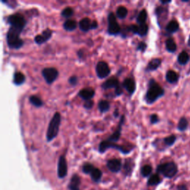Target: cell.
Listing matches in <instances>:
<instances>
[{
	"label": "cell",
	"instance_id": "d6986e66",
	"mask_svg": "<svg viewBox=\"0 0 190 190\" xmlns=\"http://www.w3.org/2000/svg\"><path fill=\"white\" fill-rule=\"evenodd\" d=\"M13 83L16 86H21L25 81V77L22 73L17 71L13 75Z\"/></svg>",
	"mask_w": 190,
	"mask_h": 190
},
{
	"label": "cell",
	"instance_id": "e0dca14e",
	"mask_svg": "<svg viewBox=\"0 0 190 190\" xmlns=\"http://www.w3.org/2000/svg\"><path fill=\"white\" fill-rule=\"evenodd\" d=\"M80 178L77 175H74L71 178L70 183L68 185V189L70 190H80Z\"/></svg>",
	"mask_w": 190,
	"mask_h": 190
},
{
	"label": "cell",
	"instance_id": "cb8c5ba5",
	"mask_svg": "<svg viewBox=\"0 0 190 190\" xmlns=\"http://www.w3.org/2000/svg\"><path fill=\"white\" fill-rule=\"evenodd\" d=\"M189 55L187 51H182V52L178 55V62L181 65H186L188 62H189Z\"/></svg>",
	"mask_w": 190,
	"mask_h": 190
},
{
	"label": "cell",
	"instance_id": "f546056e",
	"mask_svg": "<svg viewBox=\"0 0 190 190\" xmlns=\"http://www.w3.org/2000/svg\"><path fill=\"white\" fill-rule=\"evenodd\" d=\"M91 177H92V179L94 182L100 181L101 178H102V172L98 168H94L92 173H91Z\"/></svg>",
	"mask_w": 190,
	"mask_h": 190
},
{
	"label": "cell",
	"instance_id": "8d00e7d4",
	"mask_svg": "<svg viewBox=\"0 0 190 190\" xmlns=\"http://www.w3.org/2000/svg\"><path fill=\"white\" fill-rule=\"evenodd\" d=\"M51 35H52V31L49 28H46L45 30H44L43 32L42 33V36L43 39H45V42H47L51 38Z\"/></svg>",
	"mask_w": 190,
	"mask_h": 190
},
{
	"label": "cell",
	"instance_id": "44dd1931",
	"mask_svg": "<svg viewBox=\"0 0 190 190\" xmlns=\"http://www.w3.org/2000/svg\"><path fill=\"white\" fill-rule=\"evenodd\" d=\"M77 23L75 20L73 19H68L63 24V28L65 31H72L77 28Z\"/></svg>",
	"mask_w": 190,
	"mask_h": 190
},
{
	"label": "cell",
	"instance_id": "3957f363",
	"mask_svg": "<svg viewBox=\"0 0 190 190\" xmlns=\"http://www.w3.org/2000/svg\"><path fill=\"white\" fill-rule=\"evenodd\" d=\"M61 123V114L59 112H56L51 118L47 129L46 139L48 142L53 140L57 136L59 131Z\"/></svg>",
	"mask_w": 190,
	"mask_h": 190
},
{
	"label": "cell",
	"instance_id": "7dc6e473",
	"mask_svg": "<svg viewBox=\"0 0 190 190\" xmlns=\"http://www.w3.org/2000/svg\"><path fill=\"white\" fill-rule=\"evenodd\" d=\"M114 116L118 117V109L115 110V112H114Z\"/></svg>",
	"mask_w": 190,
	"mask_h": 190
},
{
	"label": "cell",
	"instance_id": "74e56055",
	"mask_svg": "<svg viewBox=\"0 0 190 190\" xmlns=\"http://www.w3.org/2000/svg\"><path fill=\"white\" fill-rule=\"evenodd\" d=\"M133 162L132 161V160H128L126 161V163L124 165V169L126 172H130L132 171V169L133 168Z\"/></svg>",
	"mask_w": 190,
	"mask_h": 190
},
{
	"label": "cell",
	"instance_id": "5b68a950",
	"mask_svg": "<svg viewBox=\"0 0 190 190\" xmlns=\"http://www.w3.org/2000/svg\"><path fill=\"white\" fill-rule=\"evenodd\" d=\"M115 148V149H118L120 152H122V154H128L132 151V148H127L126 146H120L116 144L115 142H109L108 140H102V142H100V143L99 144V152L100 153H103L106 151L107 149L108 148Z\"/></svg>",
	"mask_w": 190,
	"mask_h": 190
},
{
	"label": "cell",
	"instance_id": "d590c367",
	"mask_svg": "<svg viewBox=\"0 0 190 190\" xmlns=\"http://www.w3.org/2000/svg\"><path fill=\"white\" fill-rule=\"evenodd\" d=\"M94 167L92 164L91 163H85L82 166V172L86 174H91L94 170Z\"/></svg>",
	"mask_w": 190,
	"mask_h": 190
},
{
	"label": "cell",
	"instance_id": "836d02e7",
	"mask_svg": "<svg viewBox=\"0 0 190 190\" xmlns=\"http://www.w3.org/2000/svg\"><path fill=\"white\" fill-rule=\"evenodd\" d=\"M73 14H74V10H73L70 7L65 8L63 9L62 11L61 12V15L65 18L70 17Z\"/></svg>",
	"mask_w": 190,
	"mask_h": 190
},
{
	"label": "cell",
	"instance_id": "f1b7e54d",
	"mask_svg": "<svg viewBox=\"0 0 190 190\" xmlns=\"http://www.w3.org/2000/svg\"><path fill=\"white\" fill-rule=\"evenodd\" d=\"M147 17H148L147 12H146L145 9H142L138 16V18H137V22H138V23L139 24V25L140 24L146 23V19H147Z\"/></svg>",
	"mask_w": 190,
	"mask_h": 190
},
{
	"label": "cell",
	"instance_id": "1f68e13d",
	"mask_svg": "<svg viewBox=\"0 0 190 190\" xmlns=\"http://www.w3.org/2000/svg\"><path fill=\"white\" fill-rule=\"evenodd\" d=\"M160 183V178L159 177V175H157V174L152 175L148 181V185L149 186H155Z\"/></svg>",
	"mask_w": 190,
	"mask_h": 190
},
{
	"label": "cell",
	"instance_id": "4fadbf2b",
	"mask_svg": "<svg viewBox=\"0 0 190 190\" xmlns=\"http://www.w3.org/2000/svg\"><path fill=\"white\" fill-rule=\"evenodd\" d=\"M122 86L124 87L125 89H126L131 95L135 92L136 83L134 79L132 78V77H128V78L125 79L123 80V82H122Z\"/></svg>",
	"mask_w": 190,
	"mask_h": 190
},
{
	"label": "cell",
	"instance_id": "484cf974",
	"mask_svg": "<svg viewBox=\"0 0 190 190\" xmlns=\"http://www.w3.org/2000/svg\"><path fill=\"white\" fill-rule=\"evenodd\" d=\"M98 108L100 113H105L108 112L110 108V103L107 100H100L98 102Z\"/></svg>",
	"mask_w": 190,
	"mask_h": 190
},
{
	"label": "cell",
	"instance_id": "4dcf8cb0",
	"mask_svg": "<svg viewBox=\"0 0 190 190\" xmlns=\"http://www.w3.org/2000/svg\"><path fill=\"white\" fill-rule=\"evenodd\" d=\"M188 127V121L185 118H182L180 119L178 125V130L181 131V132H183L187 129Z\"/></svg>",
	"mask_w": 190,
	"mask_h": 190
},
{
	"label": "cell",
	"instance_id": "c3c4849f",
	"mask_svg": "<svg viewBox=\"0 0 190 190\" xmlns=\"http://www.w3.org/2000/svg\"><path fill=\"white\" fill-rule=\"evenodd\" d=\"M188 44H189V45L190 46V37H189V42H188Z\"/></svg>",
	"mask_w": 190,
	"mask_h": 190
},
{
	"label": "cell",
	"instance_id": "7c38bea8",
	"mask_svg": "<svg viewBox=\"0 0 190 190\" xmlns=\"http://www.w3.org/2000/svg\"><path fill=\"white\" fill-rule=\"evenodd\" d=\"M125 121V116L122 115L121 118H120V122H119L118 128H117V130L115 132H114L112 134H111L109 136V138L107 139V140H108L109 142H115L119 140L120 138V135H121V131H122V124H123V122Z\"/></svg>",
	"mask_w": 190,
	"mask_h": 190
},
{
	"label": "cell",
	"instance_id": "f35d334b",
	"mask_svg": "<svg viewBox=\"0 0 190 190\" xmlns=\"http://www.w3.org/2000/svg\"><path fill=\"white\" fill-rule=\"evenodd\" d=\"M34 41H35V42L38 45H42V44H43V43L45 42V39H43L42 36L41 34H38V35L36 36L35 38H34Z\"/></svg>",
	"mask_w": 190,
	"mask_h": 190
},
{
	"label": "cell",
	"instance_id": "ffe728a7",
	"mask_svg": "<svg viewBox=\"0 0 190 190\" xmlns=\"http://www.w3.org/2000/svg\"><path fill=\"white\" fill-rule=\"evenodd\" d=\"M178 78H179V76H178V74L177 73L175 72V71H168L167 73H166V80H167L168 82L169 83H175L178 82Z\"/></svg>",
	"mask_w": 190,
	"mask_h": 190
},
{
	"label": "cell",
	"instance_id": "7a4b0ae2",
	"mask_svg": "<svg viewBox=\"0 0 190 190\" xmlns=\"http://www.w3.org/2000/svg\"><path fill=\"white\" fill-rule=\"evenodd\" d=\"M164 90L154 79H151L148 82V90L145 96V100L148 104H152L158 99L163 97Z\"/></svg>",
	"mask_w": 190,
	"mask_h": 190
},
{
	"label": "cell",
	"instance_id": "60d3db41",
	"mask_svg": "<svg viewBox=\"0 0 190 190\" xmlns=\"http://www.w3.org/2000/svg\"><path fill=\"white\" fill-rule=\"evenodd\" d=\"M77 82H78V78H77V77L76 76L71 77L68 80V82L70 83V85H71V86H76L77 84Z\"/></svg>",
	"mask_w": 190,
	"mask_h": 190
},
{
	"label": "cell",
	"instance_id": "9a60e30c",
	"mask_svg": "<svg viewBox=\"0 0 190 190\" xmlns=\"http://www.w3.org/2000/svg\"><path fill=\"white\" fill-rule=\"evenodd\" d=\"M107 167L112 172H118L121 169L122 163L119 159H112L107 162Z\"/></svg>",
	"mask_w": 190,
	"mask_h": 190
},
{
	"label": "cell",
	"instance_id": "83f0119b",
	"mask_svg": "<svg viewBox=\"0 0 190 190\" xmlns=\"http://www.w3.org/2000/svg\"><path fill=\"white\" fill-rule=\"evenodd\" d=\"M29 101L33 106L37 107V108H39L43 105L42 101L39 97L36 96V95H31L29 98Z\"/></svg>",
	"mask_w": 190,
	"mask_h": 190
},
{
	"label": "cell",
	"instance_id": "bcb514c9",
	"mask_svg": "<svg viewBox=\"0 0 190 190\" xmlns=\"http://www.w3.org/2000/svg\"><path fill=\"white\" fill-rule=\"evenodd\" d=\"M160 2H161L163 5H166V4H168V3H170L171 2V1H160Z\"/></svg>",
	"mask_w": 190,
	"mask_h": 190
},
{
	"label": "cell",
	"instance_id": "ab89813d",
	"mask_svg": "<svg viewBox=\"0 0 190 190\" xmlns=\"http://www.w3.org/2000/svg\"><path fill=\"white\" fill-rule=\"evenodd\" d=\"M146 48H147V45H146L144 42H139V44L138 45L137 50L142 51V52H143V51H145Z\"/></svg>",
	"mask_w": 190,
	"mask_h": 190
},
{
	"label": "cell",
	"instance_id": "5bb4252c",
	"mask_svg": "<svg viewBox=\"0 0 190 190\" xmlns=\"http://www.w3.org/2000/svg\"><path fill=\"white\" fill-rule=\"evenodd\" d=\"M79 97H80L84 100H91V99L94 98L95 92L92 88H85L81 89L78 93Z\"/></svg>",
	"mask_w": 190,
	"mask_h": 190
},
{
	"label": "cell",
	"instance_id": "2e32d148",
	"mask_svg": "<svg viewBox=\"0 0 190 190\" xmlns=\"http://www.w3.org/2000/svg\"><path fill=\"white\" fill-rule=\"evenodd\" d=\"M92 22L88 17H85L81 19L79 22V27L83 32H87L92 28Z\"/></svg>",
	"mask_w": 190,
	"mask_h": 190
},
{
	"label": "cell",
	"instance_id": "ac0fdd59",
	"mask_svg": "<svg viewBox=\"0 0 190 190\" xmlns=\"http://www.w3.org/2000/svg\"><path fill=\"white\" fill-rule=\"evenodd\" d=\"M161 59L159 58H154L152 59L148 63L147 66H146V71H152L156 70L160 67L161 64Z\"/></svg>",
	"mask_w": 190,
	"mask_h": 190
},
{
	"label": "cell",
	"instance_id": "d4e9b609",
	"mask_svg": "<svg viewBox=\"0 0 190 190\" xmlns=\"http://www.w3.org/2000/svg\"><path fill=\"white\" fill-rule=\"evenodd\" d=\"M166 48L169 52H175L177 50V45L173 39L169 38L166 41Z\"/></svg>",
	"mask_w": 190,
	"mask_h": 190
},
{
	"label": "cell",
	"instance_id": "6da1fadb",
	"mask_svg": "<svg viewBox=\"0 0 190 190\" xmlns=\"http://www.w3.org/2000/svg\"><path fill=\"white\" fill-rule=\"evenodd\" d=\"M24 28L17 26H10L6 35L8 45L10 48L19 49L24 45V41L20 38V34Z\"/></svg>",
	"mask_w": 190,
	"mask_h": 190
},
{
	"label": "cell",
	"instance_id": "d6a6232c",
	"mask_svg": "<svg viewBox=\"0 0 190 190\" xmlns=\"http://www.w3.org/2000/svg\"><path fill=\"white\" fill-rule=\"evenodd\" d=\"M152 172V166L149 165L143 166L141 168V170H140L141 175L143 176V177H148V175H151Z\"/></svg>",
	"mask_w": 190,
	"mask_h": 190
},
{
	"label": "cell",
	"instance_id": "8fae6325",
	"mask_svg": "<svg viewBox=\"0 0 190 190\" xmlns=\"http://www.w3.org/2000/svg\"><path fill=\"white\" fill-rule=\"evenodd\" d=\"M68 173V164L65 156H60L59 158L58 166H57V175L59 178H63Z\"/></svg>",
	"mask_w": 190,
	"mask_h": 190
},
{
	"label": "cell",
	"instance_id": "9c48e42d",
	"mask_svg": "<svg viewBox=\"0 0 190 190\" xmlns=\"http://www.w3.org/2000/svg\"><path fill=\"white\" fill-rule=\"evenodd\" d=\"M8 22L10 24L11 26H17V27H20V28H24L26 25L27 22L25 20V19L24 18L22 15H21L20 13H17V14H13L9 16L8 18L7 19Z\"/></svg>",
	"mask_w": 190,
	"mask_h": 190
},
{
	"label": "cell",
	"instance_id": "30bf717a",
	"mask_svg": "<svg viewBox=\"0 0 190 190\" xmlns=\"http://www.w3.org/2000/svg\"><path fill=\"white\" fill-rule=\"evenodd\" d=\"M111 70L108 65L104 61H100L96 65V73L99 78H106L110 74Z\"/></svg>",
	"mask_w": 190,
	"mask_h": 190
},
{
	"label": "cell",
	"instance_id": "7bdbcfd3",
	"mask_svg": "<svg viewBox=\"0 0 190 190\" xmlns=\"http://www.w3.org/2000/svg\"><path fill=\"white\" fill-rule=\"evenodd\" d=\"M150 122L152 124H155L159 122V118H158L157 114H152L151 117H150Z\"/></svg>",
	"mask_w": 190,
	"mask_h": 190
},
{
	"label": "cell",
	"instance_id": "e575fe53",
	"mask_svg": "<svg viewBox=\"0 0 190 190\" xmlns=\"http://www.w3.org/2000/svg\"><path fill=\"white\" fill-rule=\"evenodd\" d=\"M175 140H176V136L174 135V134L167 137V138H164L163 139L164 143H165L166 146H169L173 145V144L175 143Z\"/></svg>",
	"mask_w": 190,
	"mask_h": 190
},
{
	"label": "cell",
	"instance_id": "603a6c76",
	"mask_svg": "<svg viewBox=\"0 0 190 190\" xmlns=\"http://www.w3.org/2000/svg\"><path fill=\"white\" fill-rule=\"evenodd\" d=\"M178 29H179V24L175 20L170 21L166 27V31L169 33H175L178 31Z\"/></svg>",
	"mask_w": 190,
	"mask_h": 190
},
{
	"label": "cell",
	"instance_id": "4316f807",
	"mask_svg": "<svg viewBox=\"0 0 190 190\" xmlns=\"http://www.w3.org/2000/svg\"><path fill=\"white\" fill-rule=\"evenodd\" d=\"M116 15L119 19H124L127 17L128 15V10L124 6H120L118 8L116 11Z\"/></svg>",
	"mask_w": 190,
	"mask_h": 190
},
{
	"label": "cell",
	"instance_id": "52a82bcc",
	"mask_svg": "<svg viewBox=\"0 0 190 190\" xmlns=\"http://www.w3.org/2000/svg\"><path fill=\"white\" fill-rule=\"evenodd\" d=\"M101 87H102V88L103 90H107V89L112 88H115V94L117 96H120L122 93V89L120 84V82L115 77H112V78H110L106 81H105L102 84Z\"/></svg>",
	"mask_w": 190,
	"mask_h": 190
},
{
	"label": "cell",
	"instance_id": "ee69618b",
	"mask_svg": "<svg viewBox=\"0 0 190 190\" xmlns=\"http://www.w3.org/2000/svg\"><path fill=\"white\" fill-rule=\"evenodd\" d=\"M98 25L97 21H93L92 22V28H91V29H96L97 28H98Z\"/></svg>",
	"mask_w": 190,
	"mask_h": 190
},
{
	"label": "cell",
	"instance_id": "7402d4cb",
	"mask_svg": "<svg viewBox=\"0 0 190 190\" xmlns=\"http://www.w3.org/2000/svg\"><path fill=\"white\" fill-rule=\"evenodd\" d=\"M148 31V27L146 23L140 24L137 25V31L136 34L139 35L140 37H144L147 34Z\"/></svg>",
	"mask_w": 190,
	"mask_h": 190
},
{
	"label": "cell",
	"instance_id": "ba28073f",
	"mask_svg": "<svg viewBox=\"0 0 190 190\" xmlns=\"http://www.w3.org/2000/svg\"><path fill=\"white\" fill-rule=\"evenodd\" d=\"M42 74L44 77L45 82L51 85L59 76V71L55 68H45L42 71Z\"/></svg>",
	"mask_w": 190,
	"mask_h": 190
},
{
	"label": "cell",
	"instance_id": "b9f144b4",
	"mask_svg": "<svg viewBox=\"0 0 190 190\" xmlns=\"http://www.w3.org/2000/svg\"><path fill=\"white\" fill-rule=\"evenodd\" d=\"M93 106H94V102H93V101L92 100L85 101L84 105H83L84 108H86V109H91V108L93 107Z\"/></svg>",
	"mask_w": 190,
	"mask_h": 190
},
{
	"label": "cell",
	"instance_id": "277c9868",
	"mask_svg": "<svg viewBox=\"0 0 190 190\" xmlns=\"http://www.w3.org/2000/svg\"><path fill=\"white\" fill-rule=\"evenodd\" d=\"M157 172L166 178H173L178 172V166L173 162H168L158 166Z\"/></svg>",
	"mask_w": 190,
	"mask_h": 190
},
{
	"label": "cell",
	"instance_id": "8992f818",
	"mask_svg": "<svg viewBox=\"0 0 190 190\" xmlns=\"http://www.w3.org/2000/svg\"><path fill=\"white\" fill-rule=\"evenodd\" d=\"M108 33L110 35H118L121 31L120 26L117 21L115 15L110 12L108 16Z\"/></svg>",
	"mask_w": 190,
	"mask_h": 190
},
{
	"label": "cell",
	"instance_id": "f6af8a7d",
	"mask_svg": "<svg viewBox=\"0 0 190 190\" xmlns=\"http://www.w3.org/2000/svg\"><path fill=\"white\" fill-rule=\"evenodd\" d=\"M178 190H187V188L185 185H180L178 187Z\"/></svg>",
	"mask_w": 190,
	"mask_h": 190
}]
</instances>
